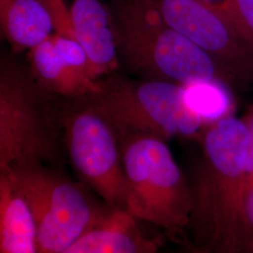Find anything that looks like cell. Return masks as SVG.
<instances>
[{"label": "cell", "mask_w": 253, "mask_h": 253, "mask_svg": "<svg viewBox=\"0 0 253 253\" xmlns=\"http://www.w3.org/2000/svg\"><path fill=\"white\" fill-rule=\"evenodd\" d=\"M73 36L83 47L96 80L118 67L114 16L100 0H73L70 7Z\"/></svg>", "instance_id": "cell-9"}, {"label": "cell", "mask_w": 253, "mask_h": 253, "mask_svg": "<svg viewBox=\"0 0 253 253\" xmlns=\"http://www.w3.org/2000/svg\"><path fill=\"white\" fill-rule=\"evenodd\" d=\"M249 133V155H248V187L253 185V104L242 118Z\"/></svg>", "instance_id": "cell-17"}, {"label": "cell", "mask_w": 253, "mask_h": 253, "mask_svg": "<svg viewBox=\"0 0 253 253\" xmlns=\"http://www.w3.org/2000/svg\"><path fill=\"white\" fill-rule=\"evenodd\" d=\"M203 156L190 184V241L211 253H245L252 240L244 220L249 133L230 115L206 126Z\"/></svg>", "instance_id": "cell-1"}, {"label": "cell", "mask_w": 253, "mask_h": 253, "mask_svg": "<svg viewBox=\"0 0 253 253\" xmlns=\"http://www.w3.org/2000/svg\"><path fill=\"white\" fill-rule=\"evenodd\" d=\"M190 107L210 124L231 115L233 107L230 88L219 83H198L184 85Z\"/></svg>", "instance_id": "cell-14"}, {"label": "cell", "mask_w": 253, "mask_h": 253, "mask_svg": "<svg viewBox=\"0 0 253 253\" xmlns=\"http://www.w3.org/2000/svg\"><path fill=\"white\" fill-rule=\"evenodd\" d=\"M0 253H39L35 219L5 169L0 170Z\"/></svg>", "instance_id": "cell-11"}, {"label": "cell", "mask_w": 253, "mask_h": 253, "mask_svg": "<svg viewBox=\"0 0 253 253\" xmlns=\"http://www.w3.org/2000/svg\"><path fill=\"white\" fill-rule=\"evenodd\" d=\"M160 249L161 248H155V249H152V250H150V251H148V252H146L145 253H157L159 252Z\"/></svg>", "instance_id": "cell-22"}, {"label": "cell", "mask_w": 253, "mask_h": 253, "mask_svg": "<svg viewBox=\"0 0 253 253\" xmlns=\"http://www.w3.org/2000/svg\"><path fill=\"white\" fill-rule=\"evenodd\" d=\"M52 36L30 50V63L39 82L47 89L66 97L99 93L102 83L84 79L75 73L58 54Z\"/></svg>", "instance_id": "cell-13"}, {"label": "cell", "mask_w": 253, "mask_h": 253, "mask_svg": "<svg viewBox=\"0 0 253 253\" xmlns=\"http://www.w3.org/2000/svg\"><path fill=\"white\" fill-rule=\"evenodd\" d=\"M0 23L16 52L31 50L55 34L54 18L40 0H0Z\"/></svg>", "instance_id": "cell-12"}, {"label": "cell", "mask_w": 253, "mask_h": 253, "mask_svg": "<svg viewBox=\"0 0 253 253\" xmlns=\"http://www.w3.org/2000/svg\"><path fill=\"white\" fill-rule=\"evenodd\" d=\"M5 170L32 212L39 253H62L114 209L100 205L84 187L48 169L42 163L17 164Z\"/></svg>", "instance_id": "cell-5"}, {"label": "cell", "mask_w": 253, "mask_h": 253, "mask_svg": "<svg viewBox=\"0 0 253 253\" xmlns=\"http://www.w3.org/2000/svg\"><path fill=\"white\" fill-rule=\"evenodd\" d=\"M118 139L127 183L126 211L162 228L168 238L184 235L190 223L191 190L166 140L146 133Z\"/></svg>", "instance_id": "cell-3"}, {"label": "cell", "mask_w": 253, "mask_h": 253, "mask_svg": "<svg viewBox=\"0 0 253 253\" xmlns=\"http://www.w3.org/2000/svg\"><path fill=\"white\" fill-rule=\"evenodd\" d=\"M52 40L64 61L83 78L99 82L95 79L89 59L79 42L71 37L54 34Z\"/></svg>", "instance_id": "cell-15"}, {"label": "cell", "mask_w": 253, "mask_h": 253, "mask_svg": "<svg viewBox=\"0 0 253 253\" xmlns=\"http://www.w3.org/2000/svg\"><path fill=\"white\" fill-rule=\"evenodd\" d=\"M186 253H189V252H187V251H186Z\"/></svg>", "instance_id": "cell-23"}, {"label": "cell", "mask_w": 253, "mask_h": 253, "mask_svg": "<svg viewBox=\"0 0 253 253\" xmlns=\"http://www.w3.org/2000/svg\"><path fill=\"white\" fill-rule=\"evenodd\" d=\"M89 108L113 126L118 138L146 133L168 140L198 139L208 123L190 107L184 85L161 80L102 83Z\"/></svg>", "instance_id": "cell-4"}, {"label": "cell", "mask_w": 253, "mask_h": 253, "mask_svg": "<svg viewBox=\"0 0 253 253\" xmlns=\"http://www.w3.org/2000/svg\"><path fill=\"white\" fill-rule=\"evenodd\" d=\"M113 16L123 57L149 79L238 87L217 60L164 22L151 0H124Z\"/></svg>", "instance_id": "cell-2"}, {"label": "cell", "mask_w": 253, "mask_h": 253, "mask_svg": "<svg viewBox=\"0 0 253 253\" xmlns=\"http://www.w3.org/2000/svg\"><path fill=\"white\" fill-rule=\"evenodd\" d=\"M164 22L210 54L238 86L253 84V44L197 0H151Z\"/></svg>", "instance_id": "cell-8"}, {"label": "cell", "mask_w": 253, "mask_h": 253, "mask_svg": "<svg viewBox=\"0 0 253 253\" xmlns=\"http://www.w3.org/2000/svg\"><path fill=\"white\" fill-rule=\"evenodd\" d=\"M71 163L105 205L126 210L127 183L118 135L105 118L87 107L65 121Z\"/></svg>", "instance_id": "cell-6"}, {"label": "cell", "mask_w": 253, "mask_h": 253, "mask_svg": "<svg viewBox=\"0 0 253 253\" xmlns=\"http://www.w3.org/2000/svg\"><path fill=\"white\" fill-rule=\"evenodd\" d=\"M203 5L215 11L221 18L223 19L227 24L238 33L243 37L247 41L252 42L253 41L250 36L247 28L245 27L242 19L240 17L238 10L235 7L234 0H197Z\"/></svg>", "instance_id": "cell-16"}, {"label": "cell", "mask_w": 253, "mask_h": 253, "mask_svg": "<svg viewBox=\"0 0 253 253\" xmlns=\"http://www.w3.org/2000/svg\"><path fill=\"white\" fill-rule=\"evenodd\" d=\"M137 220L126 210L113 209L108 217L61 253H145L162 248L165 235L146 237Z\"/></svg>", "instance_id": "cell-10"}, {"label": "cell", "mask_w": 253, "mask_h": 253, "mask_svg": "<svg viewBox=\"0 0 253 253\" xmlns=\"http://www.w3.org/2000/svg\"><path fill=\"white\" fill-rule=\"evenodd\" d=\"M174 241H176L180 246L184 247L185 251H187V252L190 253H209L207 250L193 244L186 235H181L178 238H176Z\"/></svg>", "instance_id": "cell-20"}, {"label": "cell", "mask_w": 253, "mask_h": 253, "mask_svg": "<svg viewBox=\"0 0 253 253\" xmlns=\"http://www.w3.org/2000/svg\"><path fill=\"white\" fill-rule=\"evenodd\" d=\"M245 253H253V239H252L247 245Z\"/></svg>", "instance_id": "cell-21"}, {"label": "cell", "mask_w": 253, "mask_h": 253, "mask_svg": "<svg viewBox=\"0 0 253 253\" xmlns=\"http://www.w3.org/2000/svg\"><path fill=\"white\" fill-rule=\"evenodd\" d=\"M235 7L253 41V0H234Z\"/></svg>", "instance_id": "cell-18"}, {"label": "cell", "mask_w": 253, "mask_h": 253, "mask_svg": "<svg viewBox=\"0 0 253 253\" xmlns=\"http://www.w3.org/2000/svg\"><path fill=\"white\" fill-rule=\"evenodd\" d=\"M54 138L31 85L11 67L0 76V169L42 163L54 156Z\"/></svg>", "instance_id": "cell-7"}, {"label": "cell", "mask_w": 253, "mask_h": 253, "mask_svg": "<svg viewBox=\"0 0 253 253\" xmlns=\"http://www.w3.org/2000/svg\"><path fill=\"white\" fill-rule=\"evenodd\" d=\"M244 220L248 234L253 239V185L250 187L245 195Z\"/></svg>", "instance_id": "cell-19"}]
</instances>
